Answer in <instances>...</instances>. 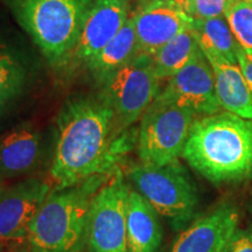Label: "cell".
Listing matches in <instances>:
<instances>
[{"label": "cell", "instance_id": "cell-6", "mask_svg": "<svg viewBox=\"0 0 252 252\" xmlns=\"http://www.w3.org/2000/svg\"><path fill=\"white\" fill-rule=\"evenodd\" d=\"M160 81L153 58L138 54L135 58L100 82L99 96L115 113L119 134L139 121L159 96Z\"/></svg>", "mask_w": 252, "mask_h": 252}, {"label": "cell", "instance_id": "cell-10", "mask_svg": "<svg viewBox=\"0 0 252 252\" xmlns=\"http://www.w3.org/2000/svg\"><path fill=\"white\" fill-rule=\"evenodd\" d=\"M52 189L49 181L37 178L4 187L0 193V241L27 238L32 222Z\"/></svg>", "mask_w": 252, "mask_h": 252}, {"label": "cell", "instance_id": "cell-24", "mask_svg": "<svg viewBox=\"0 0 252 252\" xmlns=\"http://www.w3.org/2000/svg\"><path fill=\"white\" fill-rule=\"evenodd\" d=\"M237 59H238V65L242 69L245 81H247L249 89L252 94V56L247 54L243 49L239 47L238 53H237Z\"/></svg>", "mask_w": 252, "mask_h": 252}, {"label": "cell", "instance_id": "cell-2", "mask_svg": "<svg viewBox=\"0 0 252 252\" xmlns=\"http://www.w3.org/2000/svg\"><path fill=\"white\" fill-rule=\"evenodd\" d=\"M182 158L212 184L251 180L252 119L230 112L196 118Z\"/></svg>", "mask_w": 252, "mask_h": 252}, {"label": "cell", "instance_id": "cell-4", "mask_svg": "<svg viewBox=\"0 0 252 252\" xmlns=\"http://www.w3.org/2000/svg\"><path fill=\"white\" fill-rule=\"evenodd\" d=\"M53 67L68 64L94 0H6Z\"/></svg>", "mask_w": 252, "mask_h": 252}, {"label": "cell", "instance_id": "cell-1", "mask_svg": "<svg viewBox=\"0 0 252 252\" xmlns=\"http://www.w3.org/2000/svg\"><path fill=\"white\" fill-rule=\"evenodd\" d=\"M126 150L115 113L100 97L71 99L58 117L50 178L55 187L63 188L94 175L112 174Z\"/></svg>", "mask_w": 252, "mask_h": 252}, {"label": "cell", "instance_id": "cell-12", "mask_svg": "<svg viewBox=\"0 0 252 252\" xmlns=\"http://www.w3.org/2000/svg\"><path fill=\"white\" fill-rule=\"evenodd\" d=\"M127 20L125 0H94L69 63L87 64L117 35Z\"/></svg>", "mask_w": 252, "mask_h": 252}, {"label": "cell", "instance_id": "cell-15", "mask_svg": "<svg viewBox=\"0 0 252 252\" xmlns=\"http://www.w3.org/2000/svg\"><path fill=\"white\" fill-rule=\"evenodd\" d=\"M159 214L145 197L130 187L126 210L128 252H158L162 244Z\"/></svg>", "mask_w": 252, "mask_h": 252}, {"label": "cell", "instance_id": "cell-17", "mask_svg": "<svg viewBox=\"0 0 252 252\" xmlns=\"http://www.w3.org/2000/svg\"><path fill=\"white\" fill-rule=\"evenodd\" d=\"M139 54L133 20L128 19L121 32L87 65L100 83L109 75L118 70Z\"/></svg>", "mask_w": 252, "mask_h": 252}, {"label": "cell", "instance_id": "cell-7", "mask_svg": "<svg viewBox=\"0 0 252 252\" xmlns=\"http://www.w3.org/2000/svg\"><path fill=\"white\" fill-rule=\"evenodd\" d=\"M195 119L191 110L156 98L140 119L137 138L140 162L163 166L182 157Z\"/></svg>", "mask_w": 252, "mask_h": 252}, {"label": "cell", "instance_id": "cell-9", "mask_svg": "<svg viewBox=\"0 0 252 252\" xmlns=\"http://www.w3.org/2000/svg\"><path fill=\"white\" fill-rule=\"evenodd\" d=\"M157 98L187 108L201 117L222 110L216 96L212 64L201 48L180 71L169 78Z\"/></svg>", "mask_w": 252, "mask_h": 252}, {"label": "cell", "instance_id": "cell-16", "mask_svg": "<svg viewBox=\"0 0 252 252\" xmlns=\"http://www.w3.org/2000/svg\"><path fill=\"white\" fill-rule=\"evenodd\" d=\"M208 61L214 71L220 109L239 117L252 119V94L241 67L214 59H208Z\"/></svg>", "mask_w": 252, "mask_h": 252}, {"label": "cell", "instance_id": "cell-14", "mask_svg": "<svg viewBox=\"0 0 252 252\" xmlns=\"http://www.w3.org/2000/svg\"><path fill=\"white\" fill-rule=\"evenodd\" d=\"M41 134L31 124H21L0 137V175L2 179L33 172L40 161Z\"/></svg>", "mask_w": 252, "mask_h": 252}, {"label": "cell", "instance_id": "cell-19", "mask_svg": "<svg viewBox=\"0 0 252 252\" xmlns=\"http://www.w3.org/2000/svg\"><path fill=\"white\" fill-rule=\"evenodd\" d=\"M200 50L193 27L173 37L154 54L153 63L160 81L169 80L179 72Z\"/></svg>", "mask_w": 252, "mask_h": 252}, {"label": "cell", "instance_id": "cell-26", "mask_svg": "<svg viewBox=\"0 0 252 252\" xmlns=\"http://www.w3.org/2000/svg\"><path fill=\"white\" fill-rule=\"evenodd\" d=\"M2 182H4V179H2V176L0 175V193H1V190L4 189V184H2Z\"/></svg>", "mask_w": 252, "mask_h": 252}, {"label": "cell", "instance_id": "cell-25", "mask_svg": "<svg viewBox=\"0 0 252 252\" xmlns=\"http://www.w3.org/2000/svg\"><path fill=\"white\" fill-rule=\"evenodd\" d=\"M163 1L172 2V4H175V5L180 6L181 8L185 9V6H186V2H187V0H163Z\"/></svg>", "mask_w": 252, "mask_h": 252}, {"label": "cell", "instance_id": "cell-18", "mask_svg": "<svg viewBox=\"0 0 252 252\" xmlns=\"http://www.w3.org/2000/svg\"><path fill=\"white\" fill-rule=\"evenodd\" d=\"M193 30L197 43L207 59L238 64L239 46L224 17L194 20Z\"/></svg>", "mask_w": 252, "mask_h": 252}, {"label": "cell", "instance_id": "cell-23", "mask_svg": "<svg viewBox=\"0 0 252 252\" xmlns=\"http://www.w3.org/2000/svg\"><path fill=\"white\" fill-rule=\"evenodd\" d=\"M222 252H252V228H239Z\"/></svg>", "mask_w": 252, "mask_h": 252}, {"label": "cell", "instance_id": "cell-8", "mask_svg": "<svg viewBox=\"0 0 252 252\" xmlns=\"http://www.w3.org/2000/svg\"><path fill=\"white\" fill-rule=\"evenodd\" d=\"M130 186L121 169L97 193L88 220L83 252H128L126 210Z\"/></svg>", "mask_w": 252, "mask_h": 252}, {"label": "cell", "instance_id": "cell-11", "mask_svg": "<svg viewBox=\"0 0 252 252\" xmlns=\"http://www.w3.org/2000/svg\"><path fill=\"white\" fill-rule=\"evenodd\" d=\"M132 20L139 54L150 56L194 24V19L184 8L163 0L147 1Z\"/></svg>", "mask_w": 252, "mask_h": 252}, {"label": "cell", "instance_id": "cell-22", "mask_svg": "<svg viewBox=\"0 0 252 252\" xmlns=\"http://www.w3.org/2000/svg\"><path fill=\"white\" fill-rule=\"evenodd\" d=\"M234 0H187L185 11L194 20L224 17Z\"/></svg>", "mask_w": 252, "mask_h": 252}, {"label": "cell", "instance_id": "cell-5", "mask_svg": "<svg viewBox=\"0 0 252 252\" xmlns=\"http://www.w3.org/2000/svg\"><path fill=\"white\" fill-rule=\"evenodd\" d=\"M126 176L135 190L174 229H184L193 220L198 207V195L179 159L163 166L134 163Z\"/></svg>", "mask_w": 252, "mask_h": 252}, {"label": "cell", "instance_id": "cell-20", "mask_svg": "<svg viewBox=\"0 0 252 252\" xmlns=\"http://www.w3.org/2000/svg\"><path fill=\"white\" fill-rule=\"evenodd\" d=\"M27 71L11 46L0 42V115L23 93Z\"/></svg>", "mask_w": 252, "mask_h": 252}, {"label": "cell", "instance_id": "cell-27", "mask_svg": "<svg viewBox=\"0 0 252 252\" xmlns=\"http://www.w3.org/2000/svg\"><path fill=\"white\" fill-rule=\"evenodd\" d=\"M28 252H40V251H37V250H35V249L30 247V251H28Z\"/></svg>", "mask_w": 252, "mask_h": 252}, {"label": "cell", "instance_id": "cell-21", "mask_svg": "<svg viewBox=\"0 0 252 252\" xmlns=\"http://www.w3.org/2000/svg\"><path fill=\"white\" fill-rule=\"evenodd\" d=\"M224 18L241 48L252 56V0H234Z\"/></svg>", "mask_w": 252, "mask_h": 252}, {"label": "cell", "instance_id": "cell-3", "mask_svg": "<svg viewBox=\"0 0 252 252\" xmlns=\"http://www.w3.org/2000/svg\"><path fill=\"white\" fill-rule=\"evenodd\" d=\"M111 175L53 188L28 230L30 247L40 252H83L94 198Z\"/></svg>", "mask_w": 252, "mask_h": 252}, {"label": "cell", "instance_id": "cell-13", "mask_svg": "<svg viewBox=\"0 0 252 252\" xmlns=\"http://www.w3.org/2000/svg\"><path fill=\"white\" fill-rule=\"evenodd\" d=\"M238 223L236 207L222 204L188 225L171 252H222L238 229Z\"/></svg>", "mask_w": 252, "mask_h": 252}, {"label": "cell", "instance_id": "cell-28", "mask_svg": "<svg viewBox=\"0 0 252 252\" xmlns=\"http://www.w3.org/2000/svg\"><path fill=\"white\" fill-rule=\"evenodd\" d=\"M125 1H127V0H125Z\"/></svg>", "mask_w": 252, "mask_h": 252}]
</instances>
